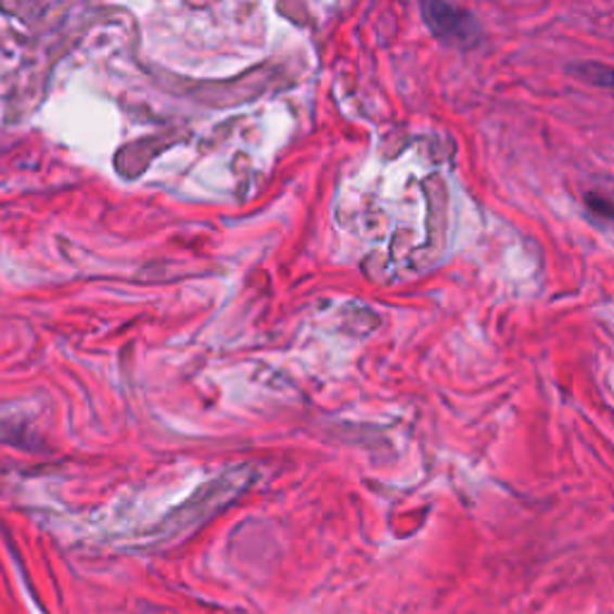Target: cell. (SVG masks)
Here are the masks:
<instances>
[{
	"label": "cell",
	"mask_w": 614,
	"mask_h": 614,
	"mask_svg": "<svg viewBox=\"0 0 614 614\" xmlns=\"http://www.w3.org/2000/svg\"><path fill=\"white\" fill-rule=\"evenodd\" d=\"M423 17L435 37L453 43V47H471L481 34L473 17L465 10L451 5L449 0H423Z\"/></svg>",
	"instance_id": "obj_1"
},
{
	"label": "cell",
	"mask_w": 614,
	"mask_h": 614,
	"mask_svg": "<svg viewBox=\"0 0 614 614\" xmlns=\"http://www.w3.org/2000/svg\"><path fill=\"white\" fill-rule=\"evenodd\" d=\"M576 71H578V75L586 77L588 82L600 85V87H614V71H612V67L598 65V63H588V65L576 67Z\"/></svg>",
	"instance_id": "obj_2"
},
{
	"label": "cell",
	"mask_w": 614,
	"mask_h": 614,
	"mask_svg": "<svg viewBox=\"0 0 614 614\" xmlns=\"http://www.w3.org/2000/svg\"><path fill=\"white\" fill-rule=\"evenodd\" d=\"M588 207L593 209L596 214H600V216H607V219H614V204L607 202V200H602L600 195H590L588 197Z\"/></svg>",
	"instance_id": "obj_3"
}]
</instances>
